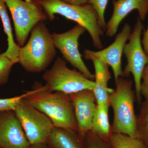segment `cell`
<instances>
[{
    "label": "cell",
    "instance_id": "6da1fadb",
    "mask_svg": "<svg viewBox=\"0 0 148 148\" xmlns=\"http://www.w3.org/2000/svg\"><path fill=\"white\" fill-rule=\"evenodd\" d=\"M28 42L19 48L18 63L29 73L45 71L56 56L52 34L44 21L33 27Z\"/></svg>",
    "mask_w": 148,
    "mask_h": 148
},
{
    "label": "cell",
    "instance_id": "7a4b0ae2",
    "mask_svg": "<svg viewBox=\"0 0 148 148\" xmlns=\"http://www.w3.org/2000/svg\"><path fill=\"white\" fill-rule=\"evenodd\" d=\"M36 90L25 99L36 108L47 116L54 127L73 130L78 132L73 106L69 94L45 90L38 86Z\"/></svg>",
    "mask_w": 148,
    "mask_h": 148
},
{
    "label": "cell",
    "instance_id": "3957f363",
    "mask_svg": "<svg viewBox=\"0 0 148 148\" xmlns=\"http://www.w3.org/2000/svg\"><path fill=\"white\" fill-rule=\"evenodd\" d=\"M38 1L49 21H53L56 14H59L75 21L87 31L94 47L102 49L103 45L101 38L103 36L104 31L99 26L98 14L91 5L70 4L61 0Z\"/></svg>",
    "mask_w": 148,
    "mask_h": 148
},
{
    "label": "cell",
    "instance_id": "277c9868",
    "mask_svg": "<svg viewBox=\"0 0 148 148\" xmlns=\"http://www.w3.org/2000/svg\"><path fill=\"white\" fill-rule=\"evenodd\" d=\"M115 82L116 89L109 96V103L114 114L112 132L138 137L132 83L123 77H120Z\"/></svg>",
    "mask_w": 148,
    "mask_h": 148
},
{
    "label": "cell",
    "instance_id": "5b68a950",
    "mask_svg": "<svg viewBox=\"0 0 148 148\" xmlns=\"http://www.w3.org/2000/svg\"><path fill=\"white\" fill-rule=\"evenodd\" d=\"M42 77L46 82V90L67 94L92 90L95 85L94 81L88 79L79 71L69 69L65 60L60 57H57L50 69L45 71Z\"/></svg>",
    "mask_w": 148,
    "mask_h": 148
},
{
    "label": "cell",
    "instance_id": "8992f818",
    "mask_svg": "<svg viewBox=\"0 0 148 148\" xmlns=\"http://www.w3.org/2000/svg\"><path fill=\"white\" fill-rule=\"evenodd\" d=\"M13 21L16 43L19 47L26 43L36 24L48 19L38 0H3Z\"/></svg>",
    "mask_w": 148,
    "mask_h": 148
},
{
    "label": "cell",
    "instance_id": "52a82bcc",
    "mask_svg": "<svg viewBox=\"0 0 148 148\" xmlns=\"http://www.w3.org/2000/svg\"><path fill=\"white\" fill-rule=\"evenodd\" d=\"M144 29L143 21L138 17L135 27L130 36L129 42L125 45L123 52L127 64L123 71L122 76L132 74L135 83V96L138 103L142 101L141 85L144 71L148 64V56L143 49L141 36Z\"/></svg>",
    "mask_w": 148,
    "mask_h": 148
},
{
    "label": "cell",
    "instance_id": "ba28073f",
    "mask_svg": "<svg viewBox=\"0 0 148 148\" xmlns=\"http://www.w3.org/2000/svg\"><path fill=\"white\" fill-rule=\"evenodd\" d=\"M14 112L30 145L46 144L54 127L50 119L25 98L18 103Z\"/></svg>",
    "mask_w": 148,
    "mask_h": 148
},
{
    "label": "cell",
    "instance_id": "9c48e42d",
    "mask_svg": "<svg viewBox=\"0 0 148 148\" xmlns=\"http://www.w3.org/2000/svg\"><path fill=\"white\" fill-rule=\"evenodd\" d=\"M86 31L84 27L77 24L64 33H53L52 39L56 48L60 51L65 60L88 79L94 81V75L84 64L79 49V39Z\"/></svg>",
    "mask_w": 148,
    "mask_h": 148
},
{
    "label": "cell",
    "instance_id": "30bf717a",
    "mask_svg": "<svg viewBox=\"0 0 148 148\" xmlns=\"http://www.w3.org/2000/svg\"><path fill=\"white\" fill-rule=\"evenodd\" d=\"M132 32L130 25L125 24L121 32H120L115 40L110 45L104 49L98 51H94L85 49L84 56L86 60L93 59L100 60L108 64L111 67L113 72L115 82L120 77L122 76V57L125 45Z\"/></svg>",
    "mask_w": 148,
    "mask_h": 148
},
{
    "label": "cell",
    "instance_id": "8fae6325",
    "mask_svg": "<svg viewBox=\"0 0 148 148\" xmlns=\"http://www.w3.org/2000/svg\"><path fill=\"white\" fill-rule=\"evenodd\" d=\"M31 145L14 111L0 112V148H29Z\"/></svg>",
    "mask_w": 148,
    "mask_h": 148
},
{
    "label": "cell",
    "instance_id": "7c38bea8",
    "mask_svg": "<svg viewBox=\"0 0 148 148\" xmlns=\"http://www.w3.org/2000/svg\"><path fill=\"white\" fill-rule=\"evenodd\" d=\"M73 106L77 123L78 132L84 138L92 128L96 102L92 90H82L69 94Z\"/></svg>",
    "mask_w": 148,
    "mask_h": 148
},
{
    "label": "cell",
    "instance_id": "4fadbf2b",
    "mask_svg": "<svg viewBox=\"0 0 148 148\" xmlns=\"http://www.w3.org/2000/svg\"><path fill=\"white\" fill-rule=\"evenodd\" d=\"M114 10L110 20L106 24V36H114L121 23L132 11L137 10L139 18L144 21L147 15L148 0H114Z\"/></svg>",
    "mask_w": 148,
    "mask_h": 148
},
{
    "label": "cell",
    "instance_id": "5bb4252c",
    "mask_svg": "<svg viewBox=\"0 0 148 148\" xmlns=\"http://www.w3.org/2000/svg\"><path fill=\"white\" fill-rule=\"evenodd\" d=\"M92 61L95 70V85L92 90L96 104L109 103L110 94L114 90L108 86L111 77L109 66L100 60L93 59Z\"/></svg>",
    "mask_w": 148,
    "mask_h": 148
},
{
    "label": "cell",
    "instance_id": "9a60e30c",
    "mask_svg": "<svg viewBox=\"0 0 148 148\" xmlns=\"http://www.w3.org/2000/svg\"><path fill=\"white\" fill-rule=\"evenodd\" d=\"M46 145L48 148H86L84 138L73 130L54 127Z\"/></svg>",
    "mask_w": 148,
    "mask_h": 148
},
{
    "label": "cell",
    "instance_id": "2e32d148",
    "mask_svg": "<svg viewBox=\"0 0 148 148\" xmlns=\"http://www.w3.org/2000/svg\"><path fill=\"white\" fill-rule=\"evenodd\" d=\"M110 106L109 103L96 104L90 130L99 137L108 140L112 133L109 119Z\"/></svg>",
    "mask_w": 148,
    "mask_h": 148
},
{
    "label": "cell",
    "instance_id": "e0dca14e",
    "mask_svg": "<svg viewBox=\"0 0 148 148\" xmlns=\"http://www.w3.org/2000/svg\"><path fill=\"white\" fill-rule=\"evenodd\" d=\"M7 7L3 0H0V18L2 23L4 31L7 37L8 47L3 53L14 64L18 63L19 47L14 38L12 29L8 14Z\"/></svg>",
    "mask_w": 148,
    "mask_h": 148
},
{
    "label": "cell",
    "instance_id": "ac0fdd59",
    "mask_svg": "<svg viewBox=\"0 0 148 148\" xmlns=\"http://www.w3.org/2000/svg\"><path fill=\"white\" fill-rule=\"evenodd\" d=\"M109 140L113 148H148L138 137H131L121 133H112Z\"/></svg>",
    "mask_w": 148,
    "mask_h": 148
},
{
    "label": "cell",
    "instance_id": "d6986e66",
    "mask_svg": "<svg viewBox=\"0 0 148 148\" xmlns=\"http://www.w3.org/2000/svg\"><path fill=\"white\" fill-rule=\"evenodd\" d=\"M138 137L148 141V98H145L137 117Z\"/></svg>",
    "mask_w": 148,
    "mask_h": 148
},
{
    "label": "cell",
    "instance_id": "ffe728a7",
    "mask_svg": "<svg viewBox=\"0 0 148 148\" xmlns=\"http://www.w3.org/2000/svg\"><path fill=\"white\" fill-rule=\"evenodd\" d=\"M86 148H113L108 139H104L89 131L84 138Z\"/></svg>",
    "mask_w": 148,
    "mask_h": 148
},
{
    "label": "cell",
    "instance_id": "44dd1931",
    "mask_svg": "<svg viewBox=\"0 0 148 148\" xmlns=\"http://www.w3.org/2000/svg\"><path fill=\"white\" fill-rule=\"evenodd\" d=\"M36 90V88L30 91H27L18 96L8 98H0V112L6 111H14L18 103L21 100L32 94Z\"/></svg>",
    "mask_w": 148,
    "mask_h": 148
},
{
    "label": "cell",
    "instance_id": "7402d4cb",
    "mask_svg": "<svg viewBox=\"0 0 148 148\" xmlns=\"http://www.w3.org/2000/svg\"><path fill=\"white\" fill-rule=\"evenodd\" d=\"M14 64L9 58L1 53L0 49V86L8 81L11 71Z\"/></svg>",
    "mask_w": 148,
    "mask_h": 148
},
{
    "label": "cell",
    "instance_id": "603a6c76",
    "mask_svg": "<svg viewBox=\"0 0 148 148\" xmlns=\"http://www.w3.org/2000/svg\"><path fill=\"white\" fill-rule=\"evenodd\" d=\"M109 0H88V4L91 5L98 15V24L103 31L106 29L105 12Z\"/></svg>",
    "mask_w": 148,
    "mask_h": 148
},
{
    "label": "cell",
    "instance_id": "cb8c5ba5",
    "mask_svg": "<svg viewBox=\"0 0 148 148\" xmlns=\"http://www.w3.org/2000/svg\"><path fill=\"white\" fill-rule=\"evenodd\" d=\"M141 93L145 98H148V73L144 72L142 85H141Z\"/></svg>",
    "mask_w": 148,
    "mask_h": 148
},
{
    "label": "cell",
    "instance_id": "d4e9b609",
    "mask_svg": "<svg viewBox=\"0 0 148 148\" xmlns=\"http://www.w3.org/2000/svg\"><path fill=\"white\" fill-rule=\"evenodd\" d=\"M147 15L148 16V11ZM143 49L148 56V23L147 29L143 33V38L141 40Z\"/></svg>",
    "mask_w": 148,
    "mask_h": 148
},
{
    "label": "cell",
    "instance_id": "484cf974",
    "mask_svg": "<svg viewBox=\"0 0 148 148\" xmlns=\"http://www.w3.org/2000/svg\"><path fill=\"white\" fill-rule=\"evenodd\" d=\"M66 3L76 5H82L88 3V0H61Z\"/></svg>",
    "mask_w": 148,
    "mask_h": 148
},
{
    "label": "cell",
    "instance_id": "4316f807",
    "mask_svg": "<svg viewBox=\"0 0 148 148\" xmlns=\"http://www.w3.org/2000/svg\"><path fill=\"white\" fill-rule=\"evenodd\" d=\"M29 148H48L46 144H37L31 145Z\"/></svg>",
    "mask_w": 148,
    "mask_h": 148
},
{
    "label": "cell",
    "instance_id": "83f0119b",
    "mask_svg": "<svg viewBox=\"0 0 148 148\" xmlns=\"http://www.w3.org/2000/svg\"><path fill=\"white\" fill-rule=\"evenodd\" d=\"M144 72H146V73H148V65L146 66V68H145V71Z\"/></svg>",
    "mask_w": 148,
    "mask_h": 148
}]
</instances>
